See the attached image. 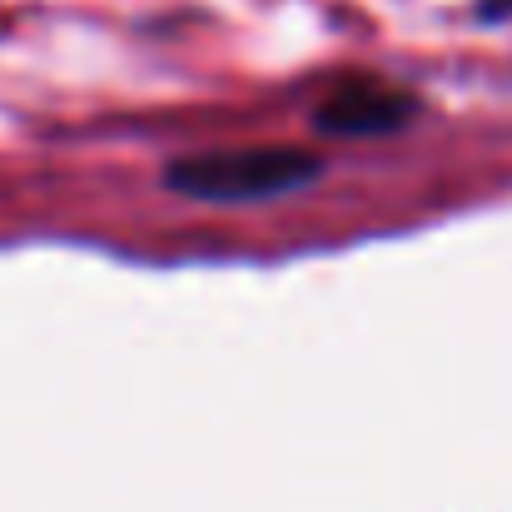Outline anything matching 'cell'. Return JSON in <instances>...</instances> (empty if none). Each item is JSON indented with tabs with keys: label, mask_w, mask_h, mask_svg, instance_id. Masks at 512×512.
<instances>
[{
	"label": "cell",
	"mask_w": 512,
	"mask_h": 512,
	"mask_svg": "<svg viewBox=\"0 0 512 512\" xmlns=\"http://www.w3.org/2000/svg\"><path fill=\"white\" fill-rule=\"evenodd\" d=\"M324 174V160L299 145H234V150H204L184 155L165 170V184L199 204H259L284 199Z\"/></svg>",
	"instance_id": "1"
},
{
	"label": "cell",
	"mask_w": 512,
	"mask_h": 512,
	"mask_svg": "<svg viewBox=\"0 0 512 512\" xmlns=\"http://www.w3.org/2000/svg\"><path fill=\"white\" fill-rule=\"evenodd\" d=\"M314 120L324 135H388L418 120V95L378 75H348L319 100Z\"/></svg>",
	"instance_id": "2"
},
{
	"label": "cell",
	"mask_w": 512,
	"mask_h": 512,
	"mask_svg": "<svg viewBox=\"0 0 512 512\" xmlns=\"http://www.w3.org/2000/svg\"><path fill=\"white\" fill-rule=\"evenodd\" d=\"M483 15H512V0H483Z\"/></svg>",
	"instance_id": "3"
}]
</instances>
